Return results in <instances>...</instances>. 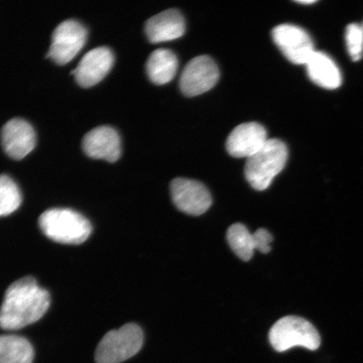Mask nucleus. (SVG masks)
Masks as SVG:
<instances>
[{
    "label": "nucleus",
    "mask_w": 363,
    "mask_h": 363,
    "mask_svg": "<svg viewBox=\"0 0 363 363\" xmlns=\"http://www.w3.org/2000/svg\"><path fill=\"white\" fill-rule=\"evenodd\" d=\"M49 293L33 277L13 282L6 290L0 307V328L16 330L42 319L50 306Z\"/></svg>",
    "instance_id": "nucleus-1"
},
{
    "label": "nucleus",
    "mask_w": 363,
    "mask_h": 363,
    "mask_svg": "<svg viewBox=\"0 0 363 363\" xmlns=\"http://www.w3.org/2000/svg\"><path fill=\"white\" fill-rule=\"evenodd\" d=\"M39 226L45 237L62 244L84 243L92 233L89 220L69 208H56L45 211L39 218Z\"/></svg>",
    "instance_id": "nucleus-2"
},
{
    "label": "nucleus",
    "mask_w": 363,
    "mask_h": 363,
    "mask_svg": "<svg viewBox=\"0 0 363 363\" xmlns=\"http://www.w3.org/2000/svg\"><path fill=\"white\" fill-rule=\"evenodd\" d=\"M288 156L287 146L282 140H267L259 151L247 158L245 176L250 185L258 191L269 188L275 177L284 169Z\"/></svg>",
    "instance_id": "nucleus-3"
},
{
    "label": "nucleus",
    "mask_w": 363,
    "mask_h": 363,
    "mask_svg": "<svg viewBox=\"0 0 363 363\" xmlns=\"http://www.w3.org/2000/svg\"><path fill=\"white\" fill-rule=\"evenodd\" d=\"M272 347L284 352L294 347L315 351L320 347V335L311 322L298 316H285L277 321L269 333Z\"/></svg>",
    "instance_id": "nucleus-4"
},
{
    "label": "nucleus",
    "mask_w": 363,
    "mask_h": 363,
    "mask_svg": "<svg viewBox=\"0 0 363 363\" xmlns=\"http://www.w3.org/2000/svg\"><path fill=\"white\" fill-rule=\"evenodd\" d=\"M143 331L135 324H126L104 335L95 352L97 363H121L138 354L143 347Z\"/></svg>",
    "instance_id": "nucleus-5"
},
{
    "label": "nucleus",
    "mask_w": 363,
    "mask_h": 363,
    "mask_svg": "<svg viewBox=\"0 0 363 363\" xmlns=\"http://www.w3.org/2000/svg\"><path fill=\"white\" fill-rule=\"evenodd\" d=\"M87 38L88 31L80 22L65 21L54 30L48 57L58 65H65L81 52Z\"/></svg>",
    "instance_id": "nucleus-6"
},
{
    "label": "nucleus",
    "mask_w": 363,
    "mask_h": 363,
    "mask_svg": "<svg viewBox=\"0 0 363 363\" xmlns=\"http://www.w3.org/2000/svg\"><path fill=\"white\" fill-rule=\"evenodd\" d=\"M272 40L286 58L297 65H306L315 52L314 43L301 27L283 24L274 27Z\"/></svg>",
    "instance_id": "nucleus-7"
},
{
    "label": "nucleus",
    "mask_w": 363,
    "mask_h": 363,
    "mask_svg": "<svg viewBox=\"0 0 363 363\" xmlns=\"http://www.w3.org/2000/svg\"><path fill=\"white\" fill-rule=\"evenodd\" d=\"M219 78V68L214 60L208 56H199L185 66L179 87L185 96H198L214 88Z\"/></svg>",
    "instance_id": "nucleus-8"
},
{
    "label": "nucleus",
    "mask_w": 363,
    "mask_h": 363,
    "mask_svg": "<svg viewBox=\"0 0 363 363\" xmlns=\"http://www.w3.org/2000/svg\"><path fill=\"white\" fill-rule=\"evenodd\" d=\"M172 202L182 212L190 216H201L211 206L210 192L201 182L184 178L172 181Z\"/></svg>",
    "instance_id": "nucleus-9"
},
{
    "label": "nucleus",
    "mask_w": 363,
    "mask_h": 363,
    "mask_svg": "<svg viewBox=\"0 0 363 363\" xmlns=\"http://www.w3.org/2000/svg\"><path fill=\"white\" fill-rule=\"evenodd\" d=\"M115 57L110 48L99 47L86 53L71 74L83 88H91L101 82L111 72Z\"/></svg>",
    "instance_id": "nucleus-10"
},
{
    "label": "nucleus",
    "mask_w": 363,
    "mask_h": 363,
    "mask_svg": "<svg viewBox=\"0 0 363 363\" xmlns=\"http://www.w3.org/2000/svg\"><path fill=\"white\" fill-rule=\"evenodd\" d=\"M1 143L9 157L15 160H21L35 147V130L29 122L15 118L3 126Z\"/></svg>",
    "instance_id": "nucleus-11"
},
{
    "label": "nucleus",
    "mask_w": 363,
    "mask_h": 363,
    "mask_svg": "<svg viewBox=\"0 0 363 363\" xmlns=\"http://www.w3.org/2000/svg\"><path fill=\"white\" fill-rule=\"evenodd\" d=\"M227 240L237 256L247 262L251 259L256 250L264 254L271 251L272 235L269 230L263 228L252 234L246 226L237 223L227 230Z\"/></svg>",
    "instance_id": "nucleus-12"
},
{
    "label": "nucleus",
    "mask_w": 363,
    "mask_h": 363,
    "mask_svg": "<svg viewBox=\"0 0 363 363\" xmlns=\"http://www.w3.org/2000/svg\"><path fill=\"white\" fill-rule=\"evenodd\" d=\"M267 130L257 122L240 125L231 131L226 140V149L234 157L249 158L267 142Z\"/></svg>",
    "instance_id": "nucleus-13"
},
{
    "label": "nucleus",
    "mask_w": 363,
    "mask_h": 363,
    "mask_svg": "<svg viewBox=\"0 0 363 363\" xmlns=\"http://www.w3.org/2000/svg\"><path fill=\"white\" fill-rule=\"evenodd\" d=\"M83 149L91 158L115 162L121 155L120 135L111 126L96 127L84 135Z\"/></svg>",
    "instance_id": "nucleus-14"
},
{
    "label": "nucleus",
    "mask_w": 363,
    "mask_h": 363,
    "mask_svg": "<svg viewBox=\"0 0 363 363\" xmlns=\"http://www.w3.org/2000/svg\"><path fill=\"white\" fill-rule=\"evenodd\" d=\"M185 21L182 13L171 9L150 18L145 33L150 43H160L179 39L185 33Z\"/></svg>",
    "instance_id": "nucleus-15"
},
{
    "label": "nucleus",
    "mask_w": 363,
    "mask_h": 363,
    "mask_svg": "<svg viewBox=\"0 0 363 363\" xmlns=\"http://www.w3.org/2000/svg\"><path fill=\"white\" fill-rule=\"evenodd\" d=\"M308 78L321 88L335 89L342 84V74L330 57L315 51L306 65Z\"/></svg>",
    "instance_id": "nucleus-16"
},
{
    "label": "nucleus",
    "mask_w": 363,
    "mask_h": 363,
    "mask_svg": "<svg viewBox=\"0 0 363 363\" xmlns=\"http://www.w3.org/2000/svg\"><path fill=\"white\" fill-rule=\"evenodd\" d=\"M179 62L175 54L167 49H157L150 55L147 62L148 78L153 84L163 85L174 78Z\"/></svg>",
    "instance_id": "nucleus-17"
},
{
    "label": "nucleus",
    "mask_w": 363,
    "mask_h": 363,
    "mask_svg": "<svg viewBox=\"0 0 363 363\" xmlns=\"http://www.w3.org/2000/svg\"><path fill=\"white\" fill-rule=\"evenodd\" d=\"M33 358L28 340L16 335H0V363H33Z\"/></svg>",
    "instance_id": "nucleus-18"
},
{
    "label": "nucleus",
    "mask_w": 363,
    "mask_h": 363,
    "mask_svg": "<svg viewBox=\"0 0 363 363\" xmlns=\"http://www.w3.org/2000/svg\"><path fill=\"white\" fill-rule=\"evenodd\" d=\"M21 202L22 195L16 182L6 174L0 175V217L12 214Z\"/></svg>",
    "instance_id": "nucleus-19"
},
{
    "label": "nucleus",
    "mask_w": 363,
    "mask_h": 363,
    "mask_svg": "<svg viewBox=\"0 0 363 363\" xmlns=\"http://www.w3.org/2000/svg\"><path fill=\"white\" fill-rule=\"evenodd\" d=\"M346 44L352 60L359 61L363 54V30L361 25L354 23L347 27Z\"/></svg>",
    "instance_id": "nucleus-20"
},
{
    "label": "nucleus",
    "mask_w": 363,
    "mask_h": 363,
    "mask_svg": "<svg viewBox=\"0 0 363 363\" xmlns=\"http://www.w3.org/2000/svg\"><path fill=\"white\" fill-rule=\"evenodd\" d=\"M298 4H312L315 3V0H301V1H298Z\"/></svg>",
    "instance_id": "nucleus-21"
},
{
    "label": "nucleus",
    "mask_w": 363,
    "mask_h": 363,
    "mask_svg": "<svg viewBox=\"0 0 363 363\" xmlns=\"http://www.w3.org/2000/svg\"><path fill=\"white\" fill-rule=\"evenodd\" d=\"M361 26H362V30H363V22H362V24Z\"/></svg>",
    "instance_id": "nucleus-22"
}]
</instances>
